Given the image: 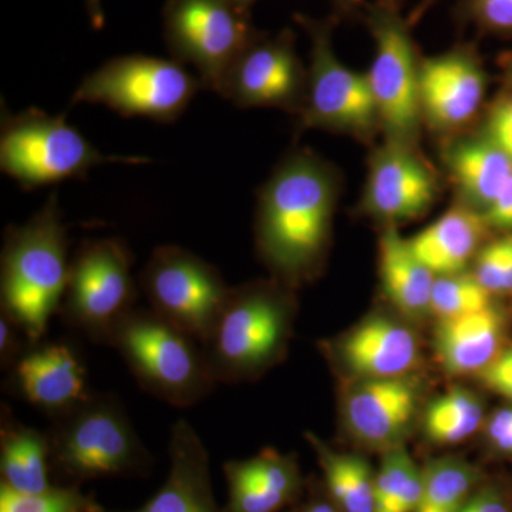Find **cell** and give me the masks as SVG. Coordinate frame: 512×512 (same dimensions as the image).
Masks as SVG:
<instances>
[{
    "instance_id": "obj_30",
    "label": "cell",
    "mask_w": 512,
    "mask_h": 512,
    "mask_svg": "<svg viewBox=\"0 0 512 512\" xmlns=\"http://www.w3.org/2000/svg\"><path fill=\"white\" fill-rule=\"evenodd\" d=\"M93 501L77 485H55L43 493H18L0 485V512H83Z\"/></svg>"
},
{
    "instance_id": "obj_20",
    "label": "cell",
    "mask_w": 512,
    "mask_h": 512,
    "mask_svg": "<svg viewBox=\"0 0 512 512\" xmlns=\"http://www.w3.org/2000/svg\"><path fill=\"white\" fill-rule=\"evenodd\" d=\"M503 336V313L491 305L483 311L439 319L434 330V348L448 373L480 375L501 352Z\"/></svg>"
},
{
    "instance_id": "obj_11",
    "label": "cell",
    "mask_w": 512,
    "mask_h": 512,
    "mask_svg": "<svg viewBox=\"0 0 512 512\" xmlns=\"http://www.w3.org/2000/svg\"><path fill=\"white\" fill-rule=\"evenodd\" d=\"M311 39L308 92L299 127L319 128L366 141L380 131L375 99L366 73L346 66L333 49V22L296 15Z\"/></svg>"
},
{
    "instance_id": "obj_27",
    "label": "cell",
    "mask_w": 512,
    "mask_h": 512,
    "mask_svg": "<svg viewBox=\"0 0 512 512\" xmlns=\"http://www.w3.org/2000/svg\"><path fill=\"white\" fill-rule=\"evenodd\" d=\"M480 474L457 457L437 458L421 468V495L416 512H458L476 491Z\"/></svg>"
},
{
    "instance_id": "obj_6",
    "label": "cell",
    "mask_w": 512,
    "mask_h": 512,
    "mask_svg": "<svg viewBox=\"0 0 512 512\" xmlns=\"http://www.w3.org/2000/svg\"><path fill=\"white\" fill-rule=\"evenodd\" d=\"M111 161L143 163L141 158L104 156L63 114L50 116L39 109L13 114L2 109L0 170L23 190L83 180L93 167Z\"/></svg>"
},
{
    "instance_id": "obj_37",
    "label": "cell",
    "mask_w": 512,
    "mask_h": 512,
    "mask_svg": "<svg viewBox=\"0 0 512 512\" xmlns=\"http://www.w3.org/2000/svg\"><path fill=\"white\" fill-rule=\"evenodd\" d=\"M483 217L488 227L512 231V177Z\"/></svg>"
},
{
    "instance_id": "obj_34",
    "label": "cell",
    "mask_w": 512,
    "mask_h": 512,
    "mask_svg": "<svg viewBox=\"0 0 512 512\" xmlns=\"http://www.w3.org/2000/svg\"><path fill=\"white\" fill-rule=\"evenodd\" d=\"M480 377L488 389L512 400V346L501 350Z\"/></svg>"
},
{
    "instance_id": "obj_41",
    "label": "cell",
    "mask_w": 512,
    "mask_h": 512,
    "mask_svg": "<svg viewBox=\"0 0 512 512\" xmlns=\"http://www.w3.org/2000/svg\"><path fill=\"white\" fill-rule=\"evenodd\" d=\"M404 2H406V0H376V3L384 6V8L397 10V12H400Z\"/></svg>"
},
{
    "instance_id": "obj_23",
    "label": "cell",
    "mask_w": 512,
    "mask_h": 512,
    "mask_svg": "<svg viewBox=\"0 0 512 512\" xmlns=\"http://www.w3.org/2000/svg\"><path fill=\"white\" fill-rule=\"evenodd\" d=\"M379 274L384 295L407 318L431 313V293L437 276L414 254L409 239L394 227L379 239Z\"/></svg>"
},
{
    "instance_id": "obj_17",
    "label": "cell",
    "mask_w": 512,
    "mask_h": 512,
    "mask_svg": "<svg viewBox=\"0 0 512 512\" xmlns=\"http://www.w3.org/2000/svg\"><path fill=\"white\" fill-rule=\"evenodd\" d=\"M419 402V384L410 376L357 380L343 397V423L363 446L392 450L402 446Z\"/></svg>"
},
{
    "instance_id": "obj_12",
    "label": "cell",
    "mask_w": 512,
    "mask_h": 512,
    "mask_svg": "<svg viewBox=\"0 0 512 512\" xmlns=\"http://www.w3.org/2000/svg\"><path fill=\"white\" fill-rule=\"evenodd\" d=\"M151 311L200 345L210 335L231 286L210 262L177 245L154 249L140 274Z\"/></svg>"
},
{
    "instance_id": "obj_1",
    "label": "cell",
    "mask_w": 512,
    "mask_h": 512,
    "mask_svg": "<svg viewBox=\"0 0 512 512\" xmlns=\"http://www.w3.org/2000/svg\"><path fill=\"white\" fill-rule=\"evenodd\" d=\"M338 197V171L305 148L284 157L259 191L256 248L282 285L302 284L319 271Z\"/></svg>"
},
{
    "instance_id": "obj_26",
    "label": "cell",
    "mask_w": 512,
    "mask_h": 512,
    "mask_svg": "<svg viewBox=\"0 0 512 512\" xmlns=\"http://www.w3.org/2000/svg\"><path fill=\"white\" fill-rule=\"evenodd\" d=\"M225 480H238L255 487L288 507L301 498L303 481L298 461L291 454H282L272 448L245 460H231L224 464Z\"/></svg>"
},
{
    "instance_id": "obj_13",
    "label": "cell",
    "mask_w": 512,
    "mask_h": 512,
    "mask_svg": "<svg viewBox=\"0 0 512 512\" xmlns=\"http://www.w3.org/2000/svg\"><path fill=\"white\" fill-rule=\"evenodd\" d=\"M308 76L292 30L275 36L261 32L232 64L220 94L239 109L269 107L299 114L308 92Z\"/></svg>"
},
{
    "instance_id": "obj_18",
    "label": "cell",
    "mask_w": 512,
    "mask_h": 512,
    "mask_svg": "<svg viewBox=\"0 0 512 512\" xmlns=\"http://www.w3.org/2000/svg\"><path fill=\"white\" fill-rule=\"evenodd\" d=\"M168 458L163 485L146 504L128 512H227L215 497L207 447L184 419L171 429Z\"/></svg>"
},
{
    "instance_id": "obj_8",
    "label": "cell",
    "mask_w": 512,
    "mask_h": 512,
    "mask_svg": "<svg viewBox=\"0 0 512 512\" xmlns=\"http://www.w3.org/2000/svg\"><path fill=\"white\" fill-rule=\"evenodd\" d=\"M365 19L375 42L372 64L366 74L384 141L417 148L424 126L421 57L409 23L397 10L376 2L365 6Z\"/></svg>"
},
{
    "instance_id": "obj_28",
    "label": "cell",
    "mask_w": 512,
    "mask_h": 512,
    "mask_svg": "<svg viewBox=\"0 0 512 512\" xmlns=\"http://www.w3.org/2000/svg\"><path fill=\"white\" fill-rule=\"evenodd\" d=\"M484 407L480 397L467 389L450 390L430 403L424 413L427 439L440 446L461 443L473 436L483 423Z\"/></svg>"
},
{
    "instance_id": "obj_42",
    "label": "cell",
    "mask_w": 512,
    "mask_h": 512,
    "mask_svg": "<svg viewBox=\"0 0 512 512\" xmlns=\"http://www.w3.org/2000/svg\"><path fill=\"white\" fill-rule=\"evenodd\" d=\"M433 2H434V0H423V2H421V5L419 6V8L414 10V13L412 16V22H414V20H417V18H420V16L423 15V13L426 12L427 9H429V6Z\"/></svg>"
},
{
    "instance_id": "obj_39",
    "label": "cell",
    "mask_w": 512,
    "mask_h": 512,
    "mask_svg": "<svg viewBox=\"0 0 512 512\" xmlns=\"http://www.w3.org/2000/svg\"><path fill=\"white\" fill-rule=\"evenodd\" d=\"M84 3H86L87 15H89L93 28L96 30L103 29L104 12L101 0H84Z\"/></svg>"
},
{
    "instance_id": "obj_45",
    "label": "cell",
    "mask_w": 512,
    "mask_h": 512,
    "mask_svg": "<svg viewBox=\"0 0 512 512\" xmlns=\"http://www.w3.org/2000/svg\"><path fill=\"white\" fill-rule=\"evenodd\" d=\"M238 3H241L245 8L251 9V6L254 5L256 0H237Z\"/></svg>"
},
{
    "instance_id": "obj_16",
    "label": "cell",
    "mask_w": 512,
    "mask_h": 512,
    "mask_svg": "<svg viewBox=\"0 0 512 512\" xmlns=\"http://www.w3.org/2000/svg\"><path fill=\"white\" fill-rule=\"evenodd\" d=\"M10 392L50 419L89 399V379L82 357L64 342L29 343L8 370Z\"/></svg>"
},
{
    "instance_id": "obj_15",
    "label": "cell",
    "mask_w": 512,
    "mask_h": 512,
    "mask_svg": "<svg viewBox=\"0 0 512 512\" xmlns=\"http://www.w3.org/2000/svg\"><path fill=\"white\" fill-rule=\"evenodd\" d=\"M485 92L487 74L468 47L421 59V113L424 124L437 133L466 128L480 113Z\"/></svg>"
},
{
    "instance_id": "obj_5",
    "label": "cell",
    "mask_w": 512,
    "mask_h": 512,
    "mask_svg": "<svg viewBox=\"0 0 512 512\" xmlns=\"http://www.w3.org/2000/svg\"><path fill=\"white\" fill-rule=\"evenodd\" d=\"M110 346L141 389L170 406H194L217 386L200 343L151 309L128 313Z\"/></svg>"
},
{
    "instance_id": "obj_24",
    "label": "cell",
    "mask_w": 512,
    "mask_h": 512,
    "mask_svg": "<svg viewBox=\"0 0 512 512\" xmlns=\"http://www.w3.org/2000/svg\"><path fill=\"white\" fill-rule=\"evenodd\" d=\"M49 436L25 426L2 406L0 420V476L2 485L18 493H43L55 487L50 481Z\"/></svg>"
},
{
    "instance_id": "obj_9",
    "label": "cell",
    "mask_w": 512,
    "mask_h": 512,
    "mask_svg": "<svg viewBox=\"0 0 512 512\" xmlns=\"http://www.w3.org/2000/svg\"><path fill=\"white\" fill-rule=\"evenodd\" d=\"M163 19L170 55L195 67L204 89L218 94L232 64L261 33L251 9L237 0H167Z\"/></svg>"
},
{
    "instance_id": "obj_4",
    "label": "cell",
    "mask_w": 512,
    "mask_h": 512,
    "mask_svg": "<svg viewBox=\"0 0 512 512\" xmlns=\"http://www.w3.org/2000/svg\"><path fill=\"white\" fill-rule=\"evenodd\" d=\"M47 431L50 464L77 485L100 478L144 477L153 457L138 437L119 399L90 394L79 406L53 417Z\"/></svg>"
},
{
    "instance_id": "obj_3",
    "label": "cell",
    "mask_w": 512,
    "mask_h": 512,
    "mask_svg": "<svg viewBox=\"0 0 512 512\" xmlns=\"http://www.w3.org/2000/svg\"><path fill=\"white\" fill-rule=\"evenodd\" d=\"M295 302L284 285L255 282L231 288L201 348L215 383L255 379L285 355Z\"/></svg>"
},
{
    "instance_id": "obj_35",
    "label": "cell",
    "mask_w": 512,
    "mask_h": 512,
    "mask_svg": "<svg viewBox=\"0 0 512 512\" xmlns=\"http://www.w3.org/2000/svg\"><path fill=\"white\" fill-rule=\"evenodd\" d=\"M25 342H29L25 332L9 316L2 313V318H0V363H2L3 369L9 370L15 365L16 360L28 348Z\"/></svg>"
},
{
    "instance_id": "obj_44",
    "label": "cell",
    "mask_w": 512,
    "mask_h": 512,
    "mask_svg": "<svg viewBox=\"0 0 512 512\" xmlns=\"http://www.w3.org/2000/svg\"><path fill=\"white\" fill-rule=\"evenodd\" d=\"M507 74H508V79H510V82L512 84V53H511V56L508 57Z\"/></svg>"
},
{
    "instance_id": "obj_25",
    "label": "cell",
    "mask_w": 512,
    "mask_h": 512,
    "mask_svg": "<svg viewBox=\"0 0 512 512\" xmlns=\"http://www.w3.org/2000/svg\"><path fill=\"white\" fill-rule=\"evenodd\" d=\"M306 440L318 457L333 503L343 512H375L376 471L365 458L333 450L313 433Z\"/></svg>"
},
{
    "instance_id": "obj_29",
    "label": "cell",
    "mask_w": 512,
    "mask_h": 512,
    "mask_svg": "<svg viewBox=\"0 0 512 512\" xmlns=\"http://www.w3.org/2000/svg\"><path fill=\"white\" fill-rule=\"evenodd\" d=\"M494 305L493 293L488 292L476 276L466 272L437 276L431 293V313L439 319L457 318L483 311Z\"/></svg>"
},
{
    "instance_id": "obj_7",
    "label": "cell",
    "mask_w": 512,
    "mask_h": 512,
    "mask_svg": "<svg viewBox=\"0 0 512 512\" xmlns=\"http://www.w3.org/2000/svg\"><path fill=\"white\" fill-rule=\"evenodd\" d=\"M204 89L177 60L146 55L113 57L87 74L72 104H103L123 117L174 123Z\"/></svg>"
},
{
    "instance_id": "obj_19",
    "label": "cell",
    "mask_w": 512,
    "mask_h": 512,
    "mask_svg": "<svg viewBox=\"0 0 512 512\" xmlns=\"http://www.w3.org/2000/svg\"><path fill=\"white\" fill-rule=\"evenodd\" d=\"M340 365L359 380L409 376L420 349L412 329L387 316H370L336 343Z\"/></svg>"
},
{
    "instance_id": "obj_38",
    "label": "cell",
    "mask_w": 512,
    "mask_h": 512,
    "mask_svg": "<svg viewBox=\"0 0 512 512\" xmlns=\"http://www.w3.org/2000/svg\"><path fill=\"white\" fill-rule=\"evenodd\" d=\"M488 440L493 444L495 450L503 454L512 456V427L497 431V433L488 434Z\"/></svg>"
},
{
    "instance_id": "obj_33",
    "label": "cell",
    "mask_w": 512,
    "mask_h": 512,
    "mask_svg": "<svg viewBox=\"0 0 512 512\" xmlns=\"http://www.w3.org/2000/svg\"><path fill=\"white\" fill-rule=\"evenodd\" d=\"M481 134L512 158V93L500 97L491 106Z\"/></svg>"
},
{
    "instance_id": "obj_21",
    "label": "cell",
    "mask_w": 512,
    "mask_h": 512,
    "mask_svg": "<svg viewBox=\"0 0 512 512\" xmlns=\"http://www.w3.org/2000/svg\"><path fill=\"white\" fill-rule=\"evenodd\" d=\"M460 204L484 214L512 177V158L487 137L458 138L444 154Z\"/></svg>"
},
{
    "instance_id": "obj_43",
    "label": "cell",
    "mask_w": 512,
    "mask_h": 512,
    "mask_svg": "<svg viewBox=\"0 0 512 512\" xmlns=\"http://www.w3.org/2000/svg\"><path fill=\"white\" fill-rule=\"evenodd\" d=\"M83 512H106L103 510V508H100L99 505H97L96 503H92V505H90L89 508H87L86 511H83Z\"/></svg>"
},
{
    "instance_id": "obj_31",
    "label": "cell",
    "mask_w": 512,
    "mask_h": 512,
    "mask_svg": "<svg viewBox=\"0 0 512 512\" xmlns=\"http://www.w3.org/2000/svg\"><path fill=\"white\" fill-rule=\"evenodd\" d=\"M473 275L493 295L512 292V232L478 251Z\"/></svg>"
},
{
    "instance_id": "obj_22",
    "label": "cell",
    "mask_w": 512,
    "mask_h": 512,
    "mask_svg": "<svg viewBox=\"0 0 512 512\" xmlns=\"http://www.w3.org/2000/svg\"><path fill=\"white\" fill-rule=\"evenodd\" d=\"M487 228L483 214L458 204L410 238L409 244L434 275L461 274L480 251Z\"/></svg>"
},
{
    "instance_id": "obj_2",
    "label": "cell",
    "mask_w": 512,
    "mask_h": 512,
    "mask_svg": "<svg viewBox=\"0 0 512 512\" xmlns=\"http://www.w3.org/2000/svg\"><path fill=\"white\" fill-rule=\"evenodd\" d=\"M57 195L25 224L10 225L0 254V308L29 343L42 342L62 306L70 262Z\"/></svg>"
},
{
    "instance_id": "obj_40",
    "label": "cell",
    "mask_w": 512,
    "mask_h": 512,
    "mask_svg": "<svg viewBox=\"0 0 512 512\" xmlns=\"http://www.w3.org/2000/svg\"><path fill=\"white\" fill-rule=\"evenodd\" d=\"M335 19L346 18L360 8L362 0H332Z\"/></svg>"
},
{
    "instance_id": "obj_36",
    "label": "cell",
    "mask_w": 512,
    "mask_h": 512,
    "mask_svg": "<svg viewBox=\"0 0 512 512\" xmlns=\"http://www.w3.org/2000/svg\"><path fill=\"white\" fill-rule=\"evenodd\" d=\"M458 512H511V508L498 488L478 485Z\"/></svg>"
},
{
    "instance_id": "obj_14",
    "label": "cell",
    "mask_w": 512,
    "mask_h": 512,
    "mask_svg": "<svg viewBox=\"0 0 512 512\" xmlns=\"http://www.w3.org/2000/svg\"><path fill=\"white\" fill-rule=\"evenodd\" d=\"M439 180L417 148L387 143L370 160L363 210L387 227L416 220L433 207Z\"/></svg>"
},
{
    "instance_id": "obj_10",
    "label": "cell",
    "mask_w": 512,
    "mask_h": 512,
    "mask_svg": "<svg viewBox=\"0 0 512 512\" xmlns=\"http://www.w3.org/2000/svg\"><path fill=\"white\" fill-rule=\"evenodd\" d=\"M133 254L119 238L83 242L70 262L60 315L93 343L110 345L117 325L136 308Z\"/></svg>"
},
{
    "instance_id": "obj_32",
    "label": "cell",
    "mask_w": 512,
    "mask_h": 512,
    "mask_svg": "<svg viewBox=\"0 0 512 512\" xmlns=\"http://www.w3.org/2000/svg\"><path fill=\"white\" fill-rule=\"evenodd\" d=\"M464 10L485 32L512 35V0H464Z\"/></svg>"
}]
</instances>
